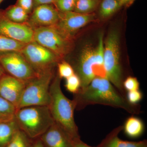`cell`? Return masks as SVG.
<instances>
[{"label": "cell", "mask_w": 147, "mask_h": 147, "mask_svg": "<svg viewBox=\"0 0 147 147\" xmlns=\"http://www.w3.org/2000/svg\"><path fill=\"white\" fill-rule=\"evenodd\" d=\"M75 110H82L89 105H108L126 110L131 115L142 113L139 104L129 103L107 79L95 78L87 87L74 94Z\"/></svg>", "instance_id": "1"}, {"label": "cell", "mask_w": 147, "mask_h": 147, "mask_svg": "<svg viewBox=\"0 0 147 147\" xmlns=\"http://www.w3.org/2000/svg\"><path fill=\"white\" fill-rule=\"evenodd\" d=\"M61 78L58 74L54 77L50 88L49 107L55 123L60 127L72 140L80 138L75 123V104L64 94L61 87Z\"/></svg>", "instance_id": "2"}, {"label": "cell", "mask_w": 147, "mask_h": 147, "mask_svg": "<svg viewBox=\"0 0 147 147\" xmlns=\"http://www.w3.org/2000/svg\"><path fill=\"white\" fill-rule=\"evenodd\" d=\"M18 128L30 139L39 138L54 123L48 106H32L16 110L14 116Z\"/></svg>", "instance_id": "3"}, {"label": "cell", "mask_w": 147, "mask_h": 147, "mask_svg": "<svg viewBox=\"0 0 147 147\" xmlns=\"http://www.w3.org/2000/svg\"><path fill=\"white\" fill-rule=\"evenodd\" d=\"M103 61L107 79L126 98L120 55L119 34L116 29L112 30L107 37L104 47Z\"/></svg>", "instance_id": "4"}, {"label": "cell", "mask_w": 147, "mask_h": 147, "mask_svg": "<svg viewBox=\"0 0 147 147\" xmlns=\"http://www.w3.org/2000/svg\"><path fill=\"white\" fill-rule=\"evenodd\" d=\"M53 70L40 74L26 84L17 109L32 106H48Z\"/></svg>", "instance_id": "5"}, {"label": "cell", "mask_w": 147, "mask_h": 147, "mask_svg": "<svg viewBox=\"0 0 147 147\" xmlns=\"http://www.w3.org/2000/svg\"><path fill=\"white\" fill-rule=\"evenodd\" d=\"M76 70L81 81L80 89L87 87L95 78L107 79L104 62L97 57L95 48L90 45L85 46L82 50Z\"/></svg>", "instance_id": "6"}, {"label": "cell", "mask_w": 147, "mask_h": 147, "mask_svg": "<svg viewBox=\"0 0 147 147\" xmlns=\"http://www.w3.org/2000/svg\"><path fill=\"white\" fill-rule=\"evenodd\" d=\"M70 39L55 25L34 30V41L50 50L59 59L69 51Z\"/></svg>", "instance_id": "7"}, {"label": "cell", "mask_w": 147, "mask_h": 147, "mask_svg": "<svg viewBox=\"0 0 147 147\" xmlns=\"http://www.w3.org/2000/svg\"><path fill=\"white\" fill-rule=\"evenodd\" d=\"M0 65L6 73L26 84L39 76L20 52H0Z\"/></svg>", "instance_id": "8"}, {"label": "cell", "mask_w": 147, "mask_h": 147, "mask_svg": "<svg viewBox=\"0 0 147 147\" xmlns=\"http://www.w3.org/2000/svg\"><path fill=\"white\" fill-rule=\"evenodd\" d=\"M20 53L39 75L53 70L59 59L50 50L34 41L26 44Z\"/></svg>", "instance_id": "9"}, {"label": "cell", "mask_w": 147, "mask_h": 147, "mask_svg": "<svg viewBox=\"0 0 147 147\" xmlns=\"http://www.w3.org/2000/svg\"><path fill=\"white\" fill-rule=\"evenodd\" d=\"M95 16L93 13L84 14L74 11H59V21L55 26L65 36L71 38L78 30L93 21Z\"/></svg>", "instance_id": "10"}, {"label": "cell", "mask_w": 147, "mask_h": 147, "mask_svg": "<svg viewBox=\"0 0 147 147\" xmlns=\"http://www.w3.org/2000/svg\"><path fill=\"white\" fill-rule=\"evenodd\" d=\"M0 34L27 44L34 41V30L26 24L11 21L0 9Z\"/></svg>", "instance_id": "11"}, {"label": "cell", "mask_w": 147, "mask_h": 147, "mask_svg": "<svg viewBox=\"0 0 147 147\" xmlns=\"http://www.w3.org/2000/svg\"><path fill=\"white\" fill-rule=\"evenodd\" d=\"M59 11L53 4L38 6L29 15L26 24L34 29L56 25L59 21Z\"/></svg>", "instance_id": "12"}, {"label": "cell", "mask_w": 147, "mask_h": 147, "mask_svg": "<svg viewBox=\"0 0 147 147\" xmlns=\"http://www.w3.org/2000/svg\"><path fill=\"white\" fill-rule=\"evenodd\" d=\"M26 84L5 74L0 80V96L17 109Z\"/></svg>", "instance_id": "13"}, {"label": "cell", "mask_w": 147, "mask_h": 147, "mask_svg": "<svg viewBox=\"0 0 147 147\" xmlns=\"http://www.w3.org/2000/svg\"><path fill=\"white\" fill-rule=\"evenodd\" d=\"M39 138L45 147H73L72 139L55 122Z\"/></svg>", "instance_id": "14"}, {"label": "cell", "mask_w": 147, "mask_h": 147, "mask_svg": "<svg viewBox=\"0 0 147 147\" xmlns=\"http://www.w3.org/2000/svg\"><path fill=\"white\" fill-rule=\"evenodd\" d=\"M122 129L123 125L114 129L95 147H147L146 140L135 142L124 141L120 139L119 135Z\"/></svg>", "instance_id": "15"}, {"label": "cell", "mask_w": 147, "mask_h": 147, "mask_svg": "<svg viewBox=\"0 0 147 147\" xmlns=\"http://www.w3.org/2000/svg\"><path fill=\"white\" fill-rule=\"evenodd\" d=\"M143 121L137 117L132 116L126 119L123 125V129L126 136L131 139L141 137L145 131Z\"/></svg>", "instance_id": "16"}, {"label": "cell", "mask_w": 147, "mask_h": 147, "mask_svg": "<svg viewBox=\"0 0 147 147\" xmlns=\"http://www.w3.org/2000/svg\"><path fill=\"white\" fill-rule=\"evenodd\" d=\"M15 119L0 122V147H6L18 129Z\"/></svg>", "instance_id": "17"}, {"label": "cell", "mask_w": 147, "mask_h": 147, "mask_svg": "<svg viewBox=\"0 0 147 147\" xmlns=\"http://www.w3.org/2000/svg\"><path fill=\"white\" fill-rule=\"evenodd\" d=\"M3 11L7 18L15 23L26 24L28 19L29 14L23 9L15 4L9 6Z\"/></svg>", "instance_id": "18"}, {"label": "cell", "mask_w": 147, "mask_h": 147, "mask_svg": "<svg viewBox=\"0 0 147 147\" xmlns=\"http://www.w3.org/2000/svg\"><path fill=\"white\" fill-rule=\"evenodd\" d=\"M98 7V14L102 18H109L122 7L119 0H102Z\"/></svg>", "instance_id": "19"}, {"label": "cell", "mask_w": 147, "mask_h": 147, "mask_svg": "<svg viewBox=\"0 0 147 147\" xmlns=\"http://www.w3.org/2000/svg\"><path fill=\"white\" fill-rule=\"evenodd\" d=\"M16 110L13 104L0 96V122L14 119Z\"/></svg>", "instance_id": "20"}, {"label": "cell", "mask_w": 147, "mask_h": 147, "mask_svg": "<svg viewBox=\"0 0 147 147\" xmlns=\"http://www.w3.org/2000/svg\"><path fill=\"white\" fill-rule=\"evenodd\" d=\"M25 43L17 41L0 34V52H20Z\"/></svg>", "instance_id": "21"}, {"label": "cell", "mask_w": 147, "mask_h": 147, "mask_svg": "<svg viewBox=\"0 0 147 147\" xmlns=\"http://www.w3.org/2000/svg\"><path fill=\"white\" fill-rule=\"evenodd\" d=\"M100 0H76L74 11L77 13H92L98 7Z\"/></svg>", "instance_id": "22"}, {"label": "cell", "mask_w": 147, "mask_h": 147, "mask_svg": "<svg viewBox=\"0 0 147 147\" xmlns=\"http://www.w3.org/2000/svg\"><path fill=\"white\" fill-rule=\"evenodd\" d=\"M32 140L19 129L6 147H31Z\"/></svg>", "instance_id": "23"}, {"label": "cell", "mask_w": 147, "mask_h": 147, "mask_svg": "<svg viewBox=\"0 0 147 147\" xmlns=\"http://www.w3.org/2000/svg\"><path fill=\"white\" fill-rule=\"evenodd\" d=\"M66 79L65 87L66 90L74 94L78 92L81 86V81L78 75L74 74Z\"/></svg>", "instance_id": "24"}, {"label": "cell", "mask_w": 147, "mask_h": 147, "mask_svg": "<svg viewBox=\"0 0 147 147\" xmlns=\"http://www.w3.org/2000/svg\"><path fill=\"white\" fill-rule=\"evenodd\" d=\"M76 0H57L54 5L61 12L74 11Z\"/></svg>", "instance_id": "25"}, {"label": "cell", "mask_w": 147, "mask_h": 147, "mask_svg": "<svg viewBox=\"0 0 147 147\" xmlns=\"http://www.w3.org/2000/svg\"><path fill=\"white\" fill-rule=\"evenodd\" d=\"M58 75L61 79H67L74 74L73 67L69 63L62 61L58 63Z\"/></svg>", "instance_id": "26"}, {"label": "cell", "mask_w": 147, "mask_h": 147, "mask_svg": "<svg viewBox=\"0 0 147 147\" xmlns=\"http://www.w3.org/2000/svg\"><path fill=\"white\" fill-rule=\"evenodd\" d=\"M124 88L126 92L139 90V83L136 77L128 76L123 83Z\"/></svg>", "instance_id": "27"}, {"label": "cell", "mask_w": 147, "mask_h": 147, "mask_svg": "<svg viewBox=\"0 0 147 147\" xmlns=\"http://www.w3.org/2000/svg\"><path fill=\"white\" fill-rule=\"evenodd\" d=\"M126 98L129 103L133 105L138 104L143 98V93L140 90L127 92Z\"/></svg>", "instance_id": "28"}, {"label": "cell", "mask_w": 147, "mask_h": 147, "mask_svg": "<svg viewBox=\"0 0 147 147\" xmlns=\"http://www.w3.org/2000/svg\"><path fill=\"white\" fill-rule=\"evenodd\" d=\"M15 5L24 9L29 15L34 9L33 0H17Z\"/></svg>", "instance_id": "29"}, {"label": "cell", "mask_w": 147, "mask_h": 147, "mask_svg": "<svg viewBox=\"0 0 147 147\" xmlns=\"http://www.w3.org/2000/svg\"><path fill=\"white\" fill-rule=\"evenodd\" d=\"M57 0H33L34 9L38 6L45 4H53L56 3Z\"/></svg>", "instance_id": "30"}, {"label": "cell", "mask_w": 147, "mask_h": 147, "mask_svg": "<svg viewBox=\"0 0 147 147\" xmlns=\"http://www.w3.org/2000/svg\"><path fill=\"white\" fill-rule=\"evenodd\" d=\"M73 147H93L84 143L82 141L81 138H78L72 140Z\"/></svg>", "instance_id": "31"}, {"label": "cell", "mask_w": 147, "mask_h": 147, "mask_svg": "<svg viewBox=\"0 0 147 147\" xmlns=\"http://www.w3.org/2000/svg\"><path fill=\"white\" fill-rule=\"evenodd\" d=\"M31 147H45L39 138L34 139L32 142Z\"/></svg>", "instance_id": "32"}, {"label": "cell", "mask_w": 147, "mask_h": 147, "mask_svg": "<svg viewBox=\"0 0 147 147\" xmlns=\"http://www.w3.org/2000/svg\"><path fill=\"white\" fill-rule=\"evenodd\" d=\"M121 5L122 6H129L134 2L135 0H119Z\"/></svg>", "instance_id": "33"}, {"label": "cell", "mask_w": 147, "mask_h": 147, "mask_svg": "<svg viewBox=\"0 0 147 147\" xmlns=\"http://www.w3.org/2000/svg\"><path fill=\"white\" fill-rule=\"evenodd\" d=\"M6 72L4 70L2 67L0 65V80H1V78H2L3 76L5 74Z\"/></svg>", "instance_id": "34"}, {"label": "cell", "mask_w": 147, "mask_h": 147, "mask_svg": "<svg viewBox=\"0 0 147 147\" xmlns=\"http://www.w3.org/2000/svg\"><path fill=\"white\" fill-rule=\"evenodd\" d=\"M4 0H0V4H1V3Z\"/></svg>", "instance_id": "35"}]
</instances>
